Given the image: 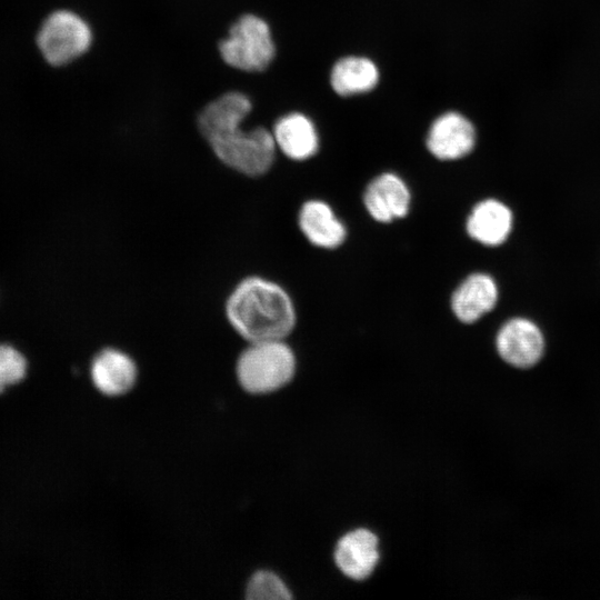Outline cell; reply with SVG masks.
Returning a JSON list of instances; mask_svg holds the SVG:
<instances>
[{
	"instance_id": "cell-1",
	"label": "cell",
	"mask_w": 600,
	"mask_h": 600,
	"mask_svg": "<svg viewBox=\"0 0 600 600\" xmlns=\"http://www.w3.org/2000/svg\"><path fill=\"white\" fill-rule=\"evenodd\" d=\"M250 110L251 103L244 94L229 92L203 108L198 126L223 164L254 178L271 168L277 144L273 134L264 128L241 131L240 123Z\"/></svg>"
},
{
	"instance_id": "cell-2",
	"label": "cell",
	"mask_w": 600,
	"mask_h": 600,
	"mask_svg": "<svg viewBox=\"0 0 600 600\" xmlns=\"http://www.w3.org/2000/svg\"><path fill=\"white\" fill-rule=\"evenodd\" d=\"M226 314L231 327L249 343L284 340L296 326V310L278 283L249 277L228 297Z\"/></svg>"
},
{
	"instance_id": "cell-3",
	"label": "cell",
	"mask_w": 600,
	"mask_h": 600,
	"mask_svg": "<svg viewBox=\"0 0 600 600\" xmlns=\"http://www.w3.org/2000/svg\"><path fill=\"white\" fill-rule=\"evenodd\" d=\"M296 371V357L284 340L251 342L238 358L236 372L248 392L263 394L286 386Z\"/></svg>"
},
{
	"instance_id": "cell-4",
	"label": "cell",
	"mask_w": 600,
	"mask_h": 600,
	"mask_svg": "<svg viewBox=\"0 0 600 600\" xmlns=\"http://www.w3.org/2000/svg\"><path fill=\"white\" fill-rule=\"evenodd\" d=\"M223 61L243 71H262L274 57V44L267 22L244 14L233 23L229 37L219 43Z\"/></svg>"
},
{
	"instance_id": "cell-5",
	"label": "cell",
	"mask_w": 600,
	"mask_h": 600,
	"mask_svg": "<svg viewBox=\"0 0 600 600\" xmlns=\"http://www.w3.org/2000/svg\"><path fill=\"white\" fill-rule=\"evenodd\" d=\"M92 34L89 26L78 14L68 10L52 12L37 34L38 48L51 66L67 64L90 47Z\"/></svg>"
},
{
	"instance_id": "cell-6",
	"label": "cell",
	"mask_w": 600,
	"mask_h": 600,
	"mask_svg": "<svg viewBox=\"0 0 600 600\" xmlns=\"http://www.w3.org/2000/svg\"><path fill=\"white\" fill-rule=\"evenodd\" d=\"M496 346L502 360L517 368H529L542 357L544 339L531 320L512 318L498 331Z\"/></svg>"
},
{
	"instance_id": "cell-7",
	"label": "cell",
	"mask_w": 600,
	"mask_h": 600,
	"mask_svg": "<svg viewBox=\"0 0 600 600\" xmlns=\"http://www.w3.org/2000/svg\"><path fill=\"white\" fill-rule=\"evenodd\" d=\"M476 143L473 124L458 112H447L431 124L428 150L440 160H456L471 152Z\"/></svg>"
},
{
	"instance_id": "cell-8",
	"label": "cell",
	"mask_w": 600,
	"mask_h": 600,
	"mask_svg": "<svg viewBox=\"0 0 600 600\" xmlns=\"http://www.w3.org/2000/svg\"><path fill=\"white\" fill-rule=\"evenodd\" d=\"M410 201V190L406 182L390 172L371 180L363 193L367 211L376 221L382 223L406 217Z\"/></svg>"
},
{
	"instance_id": "cell-9",
	"label": "cell",
	"mask_w": 600,
	"mask_h": 600,
	"mask_svg": "<svg viewBox=\"0 0 600 600\" xmlns=\"http://www.w3.org/2000/svg\"><path fill=\"white\" fill-rule=\"evenodd\" d=\"M379 559L378 539L367 529L346 533L337 543L334 560L347 577L354 580L371 574Z\"/></svg>"
},
{
	"instance_id": "cell-10",
	"label": "cell",
	"mask_w": 600,
	"mask_h": 600,
	"mask_svg": "<svg viewBox=\"0 0 600 600\" xmlns=\"http://www.w3.org/2000/svg\"><path fill=\"white\" fill-rule=\"evenodd\" d=\"M90 373L94 387L101 393L114 397L132 389L137 381L138 369L127 353L109 348L94 357Z\"/></svg>"
},
{
	"instance_id": "cell-11",
	"label": "cell",
	"mask_w": 600,
	"mask_h": 600,
	"mask_svg": "<svg viewBox=\"0 0 600 600\" xmlns=\"http://www.w3.org/2000/svg\"><path fill=\"white\" fill-rule=\"evenodd\" d=\"M498 300V287L492 277L477 272L467 277L451 297V309L461 322L473 323L491 311Z\"/></svg>"
},
{
	"instance_id": "cell-12",
	"label": "cell",
	"mask_w": 600,
	"mask_h": 600,
	"mask_svg": "<svg viewBox=\"0 0 600 600\" xmlns=\"http://www.w3.org/2000/svg\"><path fill=\"white\" fill-rule=\"evenodd\" d=\"M300 230L310 243L323 249H334L346 239L344 224L331 207L320 200L304 202L299 211Z\"/></svg>"
},
{
	"instance_id": "cell-13",
	"label": "cell",
	"mask_w": 600,
	"mask_h": 600,
	"mask_svg": "<svg viewBox=\"0 0 600 600\" xmlns=\"http://www.w3.org/2000/svg\"><path fill=\"white\" fill-rule=\"evenodd\" d=\"M512 212L503 202L486 199L474 206L467 220L469 236L481 244H502L512 229Z\"/></svg>"
},
{
	"instance_id": "cell-14",
	"label": "cell",
	"mask_w": 600,
	"mask_h": 600,
	"mask_svg": "<svg viewBox=\"0 0 600 600\" xmlns=\"http://www.w3.org/2000/svg\"><path fill=\"white\" fill-rule=\"evenodd\" d=\"M272 134L277 147L293 160L312 157L319 147L314 124L301 113H290L279 119Z\"/></svg>"
},
{
	"instance_id": "cell-15",
	"label": "cell",
	"mask_w": 600,
	"mask_h": 600,
	"mask_svg": "<svg viewBox=\"0 0 600 600\" xmlns=\"http://www.w3.org/2000/svg\"><path fill=\"white\" fill-rule=\"evenodd\" d=\"M379 72L376 64L367 58L346 57L332 68L330 82L340 96L368 92L376 87Z\"/></svg>"
},
{
	"instance_id": "cell-16",
	"label": "cell",
	"mask_w": 600,
	"mask_h": 600,
	"mask_svg": "<svg viewBox=\"0 0 600 600\" xmlns=\"http://www.w3.org/2000/svg\"><path fill=\"white\" fill-rule=\"evenodd\" d=\"M247 598L250 600L290 599V590L279 576L271 571L256 572L247 584Z\"/></svg>"
},
{
	"instance_id": "cell-17",
	"label": "cell",
	"mask_w": 600,
	"mask_h": 600,
	"mask_svg": "<svg viewBox=\"0 0 600 600\" xmlns=\"http://www.w3.org/2000/svg\"><path fill=\"white\" fill-rule=\"evenodd\" d=\"M27 372L23 354L10 344L0 343V393L21 381Z\"/></svg>"
}]
</instances>
